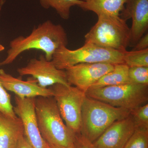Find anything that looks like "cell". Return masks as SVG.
Listing matches in <instances>:
<instances>
[{
	"mask_svg": "<svg viewBox=\"0 0 148 148\" xmlns=\"http://www.w3.org/2000/svg\"><path fill=\"white\" fill-rule=\"evenodd\" d=\"M123 63L129 68L148 67V49L145 50L123 52Z\"/></svg>",
	"mask_w": 148,
	"mask_h": 148,
	"instance_id": "ac0fdd59",
	"label": "cell"
},
{
	"mask_svg": "<svg viewBox=\"0 0 148 148\" xmlns=\"http://www.w3.org/2000/svg\"><path fill=\"white\" fill-rule=\"evenodd\" d=\"M136 128L130 114L111 125L93 144L97 148H124Z\"/></svg>",
	"mask_w": 148,
	"mask_h": 148,
	"instance_id": "8fae6325",
	"label": "cell"
},
{
	"mask_svg": "<svg viewBox=\"0 0 148 148\" xmlns=\"http://www.w3.org/2000/svg\"><path fill=\"white\" fill-rule=\"evenodd\" d=\"M129 69L124 64H115L112 71L101 77L90 88H100L130 83L128 76Z\"/></svg>",
	"mask_w": 148,
	"mask_h": 148,
	"instance_id": "2e32d148",
	"label": "cell"
},
{
	"mask_svg": "<svg viewBox=\"0 0 148 148\" xmlns=\"http://www.w3.org/2000/svg\"><path fill=\"white\" fill-rule=\"evenodd\" d=\"M96 24L84 36L85 42L112 50L124 51L130 45L131 31L120 16L97 15Z\"/></svg>",
	"mask_w": 148,
	"mask_h": 148,
	"instance_id": "277c9868",
	"label": "cell"
},
{
	"mask_svg": "<svg viewBox=\"0 0 148 148\" xmlns=\"http://www.w3.org/2000/svg\"><path fill=\"white\" fill-rule=\"evenodd\" d=\"M130 114L136 127L148 128V103L131 110Z\"/></svg>",
	"mask_w": 148,
	"mask_h": 148,
	"instance_id": "ffe728a7",
	"label": "cell"
},
{
	"mask_svg": "<svg viewBox=\"0 0 148 148\" xmlns=\"http://www.w3.org/2000/svg\"><path fill=\"white\" fill-rule=\"evenodd\" d=\"M124 51L84 43L81 47L75 50L69 49L66 46L61 47L53 54L51 61L57 69L63 70L77 64L84 63H108L114 65L124 64Z\"/></svg>",
	"mask_w": 148,
	"mask_h": 148,
	"instance_id": "5b68a950",
	"label": "cell"
},
{
	"mask_svg": "<svg viewBox=\"0 0 148 148\" xmlns=\"http://www.w3.org/2000/svg\"><path fill=\"white\" fill-rule=\"evenodd\" d=\"M114 64L108 63L79 64L65 69L67 81L86 92L103 75L114 69Z\"/></svg>",
	"mask_w": 148,
	"mask_h": 148,
	"instance_id": "30bf717a",
	"label": "cell"
},
{
	"mask_svg": "<svg viewBox=\"0 0 148 148\" xmlns=\"http://www.w3.org/2000/svg\"><path fill=\"white\" fill-rule=\"evenodd\" d=\"M130 111L86 95L82 106L80 133L94 143L114 122L129 116Z\"/></svg>",
	"mask_w": 148,
	"mask_h": 148,
	"instance_id": "3957f363",
	"label": "cell"
},
{
	"mask_svg": "<svg viewBox=\"0 0 148 148\" xmlns=\"http://www.w3.org/2000/svg\"><path fill=\"white\" fill-rule=\"evenodd\" d=\"M16 148H32L27 142L24 136L19 140Z\"/></svg>",
	"mask_w": 148,
	"mask_h": 148,
	"instance_id": "d4e9b609",
	"label": "cell"
},
{
	"mask_svg": "<svg viewBox=\"0 0 148 148\" xmlns=\"http://www.w3.org/2000/svg\"><path fill=\"white\" fill-rule=\"evenodd\" d=\"M128 76L130 83L148 85V67L129 68Z\"/></svg>",
	"mask_w": 148,
	"mask_h": 148,
	"instance_id": "7402d4cb",
	"label": "cell"
},
{
	"mask_svg": "<svg viewBox=\"0 0 148 148\" xmlns=\"http://www.w3.org/2000/svg\"><path fill=\"white\" fill-rule=\"evenodd\" d=\"M5 49V47L2 45L0 43V51H3Z\"/></svg>",
	"mask_w": 148,
	"mask_h": 148,
	"instance_id": "83f0119b",
	"label": "cell"
},
{
	"mask_svg": "<svg viewBox=\"0 0 148 148\" xmlns=\"http://www.w3.org/2000/svg\"><path fill=\"white\" fill-rule=\"evenodd\" d=\"M35 112L40 132L47 143L75 148V135L64 123L53 96L36 98Z\"/></svg>",
	"mask_w": 148,
	"mask_h": 148,
	"instance_id": "7a4b0ae2",
	"label": "cell"
},
{
	"mask_svg": "<svg viewBox=\"0 0 148 148\" xmlns=\"http://www.w3.org/2000/svg\"><path fill=\"white\" fill-rule=\"evenodd\" d=\"M50 88L66 126L75 135L80 133L82 108L86 97V92L73 86L60 84Z\"/></svg>",
	"mask_w": 148,
	"mask_h": 148,
	"instance_id": "52a82bcc",
	"label": "cell"
},
{
	"mask_svg": "<svg viewBox=\"0 0 148 148\" xmlns=\"http://www.w3.org/2000/svg\"><path fill=\"white\" fill-rule=\"evenodd\" d=\"M124 148H148V128L136 127Z\"/></svg>",
	"mask_w": 148,
	"mask_h": 148,
	"instance_id": "d6986e66",
	"label": "cell"
},
{
	"mask_svg": "<svg viewBox=\"0 0 148 148\" xmlns=\"http://www.w3.org/2000/svg\"><path fill=\"white\" fill-rule=\"evenodd\" d=\"M47 148H67L62 146L56 145H51L47 143Z\"/></svg>",
	"mask_w": 148,
	"mask_h": 148,
	"instance_id": "484cf974",
	"label": "cell"
},
{
	"mask_svg": "<svg viewBox=\"0 0 148 148\" xmlns=\"http://www.w3.org/2000/svg\"><path fill=\"white\" fill-rule=\"evenodd\" d=\"M121 12V18L132 21L130 45L133 46L148 29V0H129Z\"/></svg>",
	"mask_w": 148,
	"mask_h": 148,
	"instance_id": "4fadbf2b",
	"label": "cell"
},
{
	"mask_svg": "<svg viewBox=\"0 0 148 148\" xmlns=\"http://www.w3.org/2000/svg\"><path fill=\"white\" fill-rule=\"evenodd\" d=\"M41 5L48 9L52 8L64 20L69 19L72 7L77 6L81 7L83 0H39Z\"/></svg>",
	"mask_w": 148,
	"mask_h": 148,
	"instance_id": "e0dca14e",
	"label": "cell"
},
{
	"mask_svg": "<svg viewBox=\"0 0 148 148\" xmlns=\"http://www.w3.org/2000/svg\"><path fill=\"white\" fill-rule=\"evenodd\" d=\"M5 1V0H1V1H0V11H1V8L3 5V4L4 3Z\"/></svg>",
	"mask_w": 148,
	"mask_h": 148,
	"instance_id": "4316f807",
	"label": "cell"
},
{
	"mask_svg": "<svg viewBox=\"0 0 148 148\" xmlns=\"http://www.w3.org/2000/svg\"><path fill=\"white\" fill-rule=\"evenodd\" d=\"M68 43V36L64 27L47 20L34 28L27 36H19L12 40L7 55L0 62V66L12 64L21 53L32 49L41 51L45 58L51 61L56 51L61 47H67Z\"/></svg>",
	"mask_w": 148,
	"mask_h": 148,
	"instance_id": "6da1fadb",
	"label": "cell"
},
{
	"mask_svg": "<svg viewBox=\"0 0 148 148\" xmlns=\"http://www.w3.org/2000/svg\"><path fill=\"white\" fill-rule=\"evenodd\" d=\"M0 81L6 90L14 92L20 98L53 96L51 88L41 87L36 80L32 77L27 80L23 81L7 73L3 69H0Z\"/></svg>",
	"mask_w": 148,
	"mask_h": 148,
	"instance_id": "7c38bea8",
	"label": "cell"
},
{
	"mask_svg": "<svg viewBox=\"0 0 148 148\" xmlns=\"http://www.w3.org/2000/svg\"><path fill=\"white\" fill-rule=\"evenodd\" d=\"M17 72L21 76H31L41 87L47 88L57 84L71 85L67 81L65 70L57 69L51 60H48L45 55L31 59L26 66L17 69Z\"/></svg>",
	"mask_w": 148,
	"mask_h": 148,
	"instance_id": "ba28073f",
	"label": "cell"
},
{
	"mask_svg": "<svg viewBox=\"0 0 148 148\" xmlns=\"http://www.w3.org/2000/svg\"><path fill=\"white\" fill-rule=\"evenodd\" d=\"M14 111L22 121L24 136L32 148H47V143L41 135L35 112L36 98H21L15 95Z\"/></svg>",
	"mask_w": 148,
	"mask_h": 148,
	"instance_id": "9c48e42d",
	"label": "cell"
},
{
	"mask_svg": "<svg viewBox=\"0 0 148 148\" xmlns=\"http://www.w3.org/2000/svg\"><path fill=\"white\" fill-rule=\"evenodd\" d=\"M148 49V33L147 32L138 40L132 50L140 51Z\"/></svg>",
	"mask_w": 148,
	"mask_h": 148,
	"instance_id": "cb8c5ba5",
	"label": "cell"
},
{
	"mask_svg": "<svg viewBox=\"0 0 148 148\" xmlns=\"http://www.w3.org/2000/svg\"><path fill=\"white\" fill-rule=\"evenodd\" d=\"M75 148H97L93 143L81 133L75 135Z\"/></svg>",
	"mask_w": 148,
	"mask_h": 148,
	"instance_id": "603a6c76",
	"label": "cell"
},
{
	"mask_svg": "<svg viewBox=\"0 0 148 148\" xmlns=\"http://www.w3.org/2000/svg\"><path fill=\"white\" fill-rule=\"evenodd\" d=\"M88 97L116 107L131 110L148 103V85L128 83L100 88H90Z\"/></svg>",
	"mask_w": 148,
	"mask_h": 148,
	"instance_id": "8992f818",
	"label": "cell"
},
{
	"mask_svg": "<svg viewBox=\"0 0 148 148\" xmlns=\"http://www.w3.org/2000/svg\"><path fill=\"white\" fill-rule=\"evenodd\" d=\"M0 112L8 116H17L14 111L10 95L3 86L0 81Z\"/></svg>",
	"mask_w": 148,
	"mask_h": 148,
	"instance_id": "44dd1931",
	"label": "cell"
},
{
	"mask_svg": "<svg viewBox=\"0 0 148 148\" xmlns=\"http://www.w3.org/2000/svg\"><path fill=\"white\" fill-rule=\"evenodd\" d=\"M24 136V126L19 117L0 112V148H16Z\"/></svg>",
	"mask_w": 148,
	"mask_h": 148,
	"instance_id": "5bb4252c",
	"label": "cell"
},
{
	"mask_svg": "<svg viewBox=\"0 0 148 148\" xmlns=\"http://www.w3.org/2000/svg\"><path fill=\"white\" fill-rule=\"evenodd\" d=\"M80 8L99 14H106L113 16H120L125 5L129 0H83Z\"/></svg>",
	"mask_w": 148,
	"mask_h": 148,
	"instance_id": "9a60e30c",
	"label": "cell"
}]
</instances>
